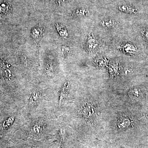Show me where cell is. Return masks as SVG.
<instances>
[{"label":"cell","instance_id":"obj_10","mask_svg":"<svg viewBox=\"0 0 148 148\" xmlns=\"http://www.w3.org/2000/svg\"><path fill=\"white\" fill-rule=\"evenodd\" d=\"M143 35L146 39L148 40V29H146L143 32Z\"/></svg>","mask_w":148,"mask_h":148},{"label":"cell","instance_id":"obj_1","mask_svg":"<svg viewBox=\"0 0 148 148\" xmlns=\"http://www.w3.org/2000/svg\"><path fill=\"white\" fill-rule=\"evenodd\" d=\"M99 45L98 40L95 38L92 33H90L86 44V50L90 52H93L98 49Z\"/></svg>","mask_w":148,"mask_h":148},{"label":"cell","instance_id":"obj_6","mask_svg":"<svg viewBox=\"0 0 148 148\" xmlns=\"http://www.w3.org/2000/svg\"><path fill=\"white\" fill-rule=\"evenodd\" d=\"M123 49L125 53L131 54H135L137 52V47L135 45L130 43H127L123 45Z\"/></svg>","mask_w":148,"mask_h":148},{"label":"cell","instance_id":"obj_2","mask_svg":"<svg viewBox=\"0 0 148 148\" xmlns=\"http://www.w3.org/2000/svg\"><path fill=\"white\" fill-rule=\"evenodd\" d=\"M83 115L86 118H91L95 113V110L94 107L90 104L85 105L82 110Z\"/></svg>","mask_w":148,"mask_h":148},{"label":"cell","instance_id":"obj_11","mask_svg":"<svg viewBox=\"0 0 148 148\" xmlns=\"http://www.w3.org/2000/svg\"><path fill=\"white\" fill-rule=\"evenodd\" d=\"M98 148H117L116 147H114L112 145H106L104 146V147H100Z\"/></svg>","mask_w":148,"mask_h":148},{"label":"cell","instance_id":"obj_7","mask_svg":"<svg viewBox=\"0 0 148 148\" xmlns=\"http://www.w3.org/2000/svg\"><path fill=\"white\" fill-rule=\"evenodd\" d=\"M69 84L68 83H66L64 85L63 87V90L61 91V96H60V100H63V99L66 96L67 93V90L69 87Z\"/></svg>","mask_w":148,"mask_h":148},{"label":"cell","instance_id":"obj_8","mask_svg":"<svg viewBox=\"0 0 148 148\" xmlns=\"http://www.w3.org/2000/svg\"><path fill=\"white\" fill-rule=\"evenodd\" d=\"M13 121V118H10L4 122L3 124V128L4 129H7L9 126H10V125L12 123Z\"/></svg>","mask_w":148,"mask_h":148},{"label":"cell","instance_id":"obj_5","mask_svg":"<svg viewBox=\"0 0 148 148\" xmlns=\"http://www.w3.org/2000/svg\"><path fill=\"white\" fill-rule=\"evenodd\" d=\"M116 23L114 20L112 19H105L101 22V25L106 29H112L115 27Z\"/></svg>","mask_w":148,"mask_h":148},{"label":"cell","instance_id":"obj_4","mask_svg":"<svg viewBox=\"0 0 148 148\" xmlns=\"http://www.w3.org/2000/svg\"><path fill=\"white\" fill-rule=\"evenodd\" d=\"M118 9L122 12H125L130 14H135L138 12V10L134 7L126 5H119Z\"/></svg>","mask_w":148,"mask_h":148},{"label":"cell","instance_id":"obj_3","mask_svg":"<svg viewBox=\"0 0 148 148\" xmlns=\"http://www.w3.org/2000/svg\"><path fill=\"white\" fill-rule=\"evenodd\" d=\"M131 124L130 120L127 118L122 117L117 122V127L120 130H125L127 129Z\"/></svg>","mask_w":148,"mask_h":148},{"label":"cell","instance_id":"obj_9","mask_svg":"<svg viewBox=\"0 0 148 148\" xmlns=\"http://www.w3.org/2000/svg\"><path fill=\"white\" fill-rule=\"evenodd\" d=\"M130 94L131 97L133 98H138L140 96V91L138 89H135L130 91Z\"/></svg>","mask_w":148,"mask_h":148}]
</instances>
